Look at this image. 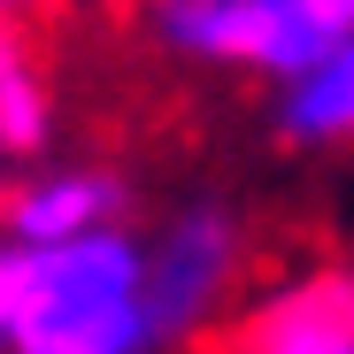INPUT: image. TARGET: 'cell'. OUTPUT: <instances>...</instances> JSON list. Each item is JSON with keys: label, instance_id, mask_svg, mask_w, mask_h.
Wrapping results in <instances>:
<instances>
[{"label": "cell", "instance_id": "ba28073f", "mask_svg": "<svg viewBox=\"0 0 354 354\" xmlns=\"http://www.w3.org/2000/svg\"><path fill=\"white\" fill-rule=\"evenodd\" d=\"M24 285H31V254L16 239H0V354H16V324H24Z\"/></svg>", "mask_w": 354, "mask_h": 354}, {"label": "cell", "instance_id": "30bf717a", "mask_svg": "<svg viewBox=\"0 0 354 354\" xmlns=\"http://www.w3.org/2000/svg\"><path fill=\"white\" fill-rule=\"evenodd\" d=\"M16 16H24V0H0V31H8V24H16Z\"/></svg>", "mask_w": 354, "mask_h": 354}, {"label": "cell", "instance_id": "277c9868", "mask_svg": "<svg viewBox=\"0 0 354 354\" xmlns=\"http://www.w3.org/2000/svg\"><path fill=\"white\" fill-rule=\"evenodd\" d=\"M124 223V177L100 169V162H62V169H39L0 201V239H16L31 254L46 247H77L93 231Z\"/></svg>", "mask_w": 354, "mask_h": 354}, {"label": "cell", "instance_id": "6da1fadb", "mask_svg": "<svg viewBox=\"0 0 354 354\" xmlns=\"http://www.w3.org/2000/svg\"><path fill=\"white\" fill-rule=\"evenodd\" d=\"M154 346H162V324L147 292V239L115 223L77 247L31 254L16 354H154Z\"/></svg>", "mask_w": 354, "mask_h": 354}, {"label": "cell", "instance_id": "8fae6325", "mask_svg": "<svg viewBox=\"0 0 354 354\" xmlns=\"http://www.w3.org/2000/svg\"><path fill=\"white\" fill-rule=\"evenodd\" d=\"M139 8H147V16H154V8H177V0H139Z\"/></svg>", "mask_w": 354, "mask_h": 354}, {"label": "cell", "instance_id": "7c38bea8", "mask_svg": "<svg viewBox=\"0 0 354 354\" xmlns=\"http://www.w3.org/2000/svg\"><path fill=\"white\" fill-rule=\"evenodd\" d=\"M0 162H8V147H0Z\"/></svg>", "mask_w": 354, "mask_h": 354}, {"label": "cell", "instance_id": "5b68a950", "mask_svg": "<svg viewBox=\"0 0 354 354\" xmlns=\"http://www.w3.org/2000/svg\"><path fill=\"white\" fill-rule=\"evenodd\" d=\"M239 354H354V262L270 292L239 324Z\"/></svg>", "mask_w": 354, "mask_h": 354}, {"label": "cell", "instance_id": "8992f818", "mask_svg": "<svg viewBox=\"0 0 354 354\" xmlns=\"http://www.w3.org/2000/svg\"><path fill=\"white\" fill-rule=\"evenodd\" d=\"M277 139H292V147H346L354 139V39H339L316 70L277 85Z\"/></svg>", "mask_w": 354, "mask_h": 354}, {"label": "cell", "instance_id": "52a82bcc", "mask_svg": "<svg viewBox=\"0 0 354 354\" xmlns=\"http://www.w3.org/2000/svg\"><path fill=\"white\" fill-rule=\"evenodd\" d=\"M54 139V93L39 77V62L24 54L16 31H0V147L8 154H39Z\"/></svg>", "mask_w": 354, "mask_h": 354}, {"label": "cell", "instance_id": "3957f363", "mask_svg": "<svg viewBox=\"0 0 354 354\" xmlns=\"http://www.w3.org/2000/svg\"><path fill=\"white\" fill-rule=\"evenodd\" d=\"M239 216L223 201H185L154 239H147V292H154V324L162 346L169 339H193L208 316H223L231 285H239Z\"/></svg>", "mask_w": 354, "mask_h": 354}, {"label": "cell", "instance_id": "7a4b0ae2", "mask_svg": "<svg viewBox=\"0 0 354 354\" xmlns=\"http://www.w3.org/2000/svg\"><path fill=\"white\" fill-rule=\"evenodd\" d=\"M154 39L185 62H216V70H262L270 85H292L301 70H316L324 54L354 31L324 24L308 0H177V8L147 16Z\"/></svg>", "mask_w": 354, "mask_h": 354}, {"label": "cell", "instance_id": "9c48e42d", "mask_svg": "<svg viewBox=\"0 0 354 354\" xmlns=\"http://www.w3.org/2000/svg\"><path fill=\"white\" fill-rule=\"evenodd\" d=\"M308 8H316L324 24H339V31H354V0H308Z\"/></svg>", "mask_w": 354, "mask_h": 354}]
</instances>
